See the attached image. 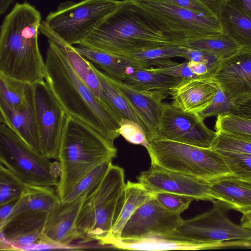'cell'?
Segmentation results:
<instances>
[{
    "mask_svg": "<svg viewBox=\"0 0 251 251\" xmlns=\"http://www.w3.org/2000/svg\"><path fill=\"white\" fill-rule=\"evenodd\" d=\"M49 213L25 212L6 222L0 228V239L10 250H24L38 244L44 233Z\"/></svg>",
    "mask_w": 251,
    "mask_h": 251,
    "instance_id": "ac0fdd59",
    "label": "cell"
},
{
    "mask_svg": "<svg viewBox=\"0 0 251 251\" xmlns=\"http://www.w3.org/2000/svg\"><path fill=\"white\" fill-rule=\"evenodd\" d=\"M74 47L79 53L93 62L111 77L124 81L127 73L133 68L148 69L153 64L135 60L78 45Z\"/></svg>",
    "mask_w": 251,
    "mask_h": 251,
    "instance_id": "603a6c76",
    "label": "cell"
},
{
    "mask_svg": "<svg viewBox=\"0 0 251 251\" xmlns=\"http://www.w3.org/2000/svg\"><path fill=\"white\" fill-rule=\"evenodd\" d=\"M187 62L190 69L198 76H210L212 77L213 73L205 63L192 61Z\"/></svg>",
    "mask_w": 251,
    "mask_h": 251,
    "instance_id": "f6af8a7d",
    "label": "cell"
},
{
    "mask_svg": "<svg viewBox=\"0 0 251 251\" xmlns=\"http://www.w3.org/2000/svg\"><path fill=\"white\" fill-rule=\"evenodd\" d=\"M41 16L27 2L16 3L0 28V73L33 84L44 80L45 61L38 36Z\"/></svg>",
    "mask_w": 251,
    "mask_h": 251,
    "instance_id": "3957f363",
    "label": "cell"
},
{
    "mask_svg": "<svg viewBox=\"0 0 251 251\" xmlns=\"http://www.w3.org/2000/svg\"><path fill=\"white\" fill-rule=\"evenodd\" d=\"M154 197L158 202L168 211L180 214L188 209L194 199L180 195L159 192L154 193Z\"/></svg>",
    "mask_w": 251,
    "mask_h": 251,
    "instance_id": "74e56055",
    "label": "cell"
},
{
    "mask_svg": "<svg viewBox=\"0 0 251 251\" xmlns=\"http://www.w3.org/2000/svg\"><path fill=\"white\" fill-rule=\"evenodd\" d=\"M146 69L176 78H196L201 77L192 72L188 66L187 61L181 63L173 62L166 66L151 67Z\"/></svg>",
    "mask_w": 251,
    "mask_h": 251,
    "instance_id": "ab89813d",
    "label": "cell"
},
{
    "mask_svg": "<svg viewBox=\"0 0 251 251\" xmlns=\"http://www.w3.org/2000/svg\"><path fill=\"white\" fill-rule=\"evenodd\" d=\"M186 48L180 45H171L140 51L129 55L127 58L145 62L152 63L157 67L159 61L173 57L184 58Z\"/></svg>",
    "mask_w": 251,
    "mask_h": 251,
    "instance_id": "d6a6232c",
    "label": "cell"
},
{
    "mask_svg": "<svg viewBox=\"0 0 251 251\" xmlns=\"http://www.w3.org/2000/svg\"><path fill=\"white\" fill-rule=\"evenodd\" d=\"M234 106L235 102L232 98L219 86L211 103L200 115L204 120L210 117L228 115Z\"/></svg>",
    "mask_w": 251,
    "mask_h": 251,
    "instance_id": "8d00e7d4",
    "label": "cell"
},
{
    "mask_svg": "<svg viewBox=\"0 0 251 251\" xmlns=\"http://www.w3.org/2000/svg\"><path fill=\"white\" fill-rule=\"evenodd\" d=\"M32 98V84L0 73V101L21 109L26 107Z\"/></svg>",
    "mask_w": 251,
    "mask_h": 251,
    "instance_id": "f1b7e54d",
    "label": "cell"
},
{
    "mask_svg": "<svg viewBox=\"0 0 251 251\" xmlns=\"http://www.w3.org/2000/svg\"><path fill=\"white\" fill-rule=\"evenodd\" d=\"M210 10L218 18L219 15L228 0H197Z\"/></svg>",
    "mask_w": 251,
    "mask_h": 251,
    "instance_id": "bcb514c9",
    "label": "cell"
},
{
    "mask_svg": "<svg viewBox=\"0 0 251 251\" xmlns=\"http://www.w3.org/2000/svg\"><path fill=\"white\" fill-rule=\"evenodd\" d=\"M138 182L149 191L173 193L187 196L195 200L213 201L209 183L197 178L151 165L147 171L142 172L137 178Z\"/></svg>",
    "mask_w": 251,
    "mask_h": 251,
    "instance_id": "5bb4252c",
    "label": "cell"
},
{
    "mask_svg": "<svg viewBox=\"0 0 251 251\" xmlns=\"http://www.w3.org/2000/svg\"><path fill=\"white\" fill-rule=\"evenodd\" d=\"M118 0H83L61 3L43 21L59 38L78 45L119 5Z\"/></svg>",
    "mask_w": 251,
    "mask_h": 251,
    "instance_id": "ba28073f",
    "label": "cell"
},
{
    "mask_svg": "<svg viewBox=\"0 0 251 251\" xmlns=\"http://www.w3.org/2000/svg\"><path fill=\"white\" fill-rule=\"evenodd\" d=\"M113 78L148 127L150 132L149 141L150 142L157 134L162 101L168 97V91L140 90L130 86L123 81Z\"/></svg>",
    "mask_w": 251,
    "mask_h": 251,
    "instance_id": "d6986e66",
    "label": "cell"
},
{
    "mask_svg": "<svg viewBox=\"0 0 251 251\" xmlns=\"http://www.w3.org/2000/svg\"><path fill=\"white\" fill-rule=\"evenodd\" d=\"M218 19L224 33L241 47H251V13L242 0H228Z\"/></svg>",
    "mask_w": 251,
    "mask_h": 251,
    "instance_id": "7402d4cb",
    "label": "cell"
},
{
    "mask_svg": "<svg viewBox=\"0 0 251 251\" xmlns=\"http://www.w3.org/2000/svg\"><path fill=\"white\" fill-rule=\"evenodd\" d=\"M212 78L234 100L251 94V47H242L222 59Z\"/></svg>",
    "mask_w": 251,
    "mask_h": 251,
    "instance_id": "2e32d148",
    "label": "cell"
},
{
    "mask_svg": "<svg viewBox=\"0 0 251 251\" xmlns=\"http://www.w3.org/2000/svg\"><path fill=\"white\" fill-rule=\"evenodd\" d=\"M112 164V161H105L90 172L61 201V202H72L93 192L99 185Z\"/></svg>",
    "mask_w": 251,
    "mask_h": 251,
    "instance_id": "4dcf8cb0",
    "label": "cell"
},
{
    "mask_svg": "<svg viewBox=\"0 0 251 251\" xmlns=\"http://www.w3.org/2000/svg\"><path fill=\"white\" fill-rule=\"evenodd\" d=\"M245 6L251 13V0H242Z\"/></svg>",
    "mask_w": 251,
    "mask_h": 251,
    "instance_id": "f907efd6",
    "label": "cell"
},
{
    "mask_svg": "<svg viewBox=\"0 0 251 251\" xmlns=\"http://www.w3.org/2000/svg\"><path fill=\"white\" fill-rule=\"evenodd\" d=\"M208 211L184 220L174 231L161 237L210 244L212 249L222 242L251 237V229L232 222L227 216L229 208L215 200Z\"/></svg>",
    "mask_w": 251,
    "mask_h": 251,
    "instance_id": "9c48e42d",
    "label": "cell"
},
{
    "mask_svg": "<svg viewBox=\"0 0 251 251\" xmlns=\"http://www.w3.org/2000/svg\"><path fill=\"white\" fill-rule=\"evenodd\" d=\"M216 135L217 132L206 126L200 115L185 112L171 103L163 102L157 134L154 138L212 148Z\"/></svg>",
    "mask_w": 251,
    "mask_h": 251,
    "instance_id": "7c38bea8",
    "label": "cell"
},
{
    "mask_svg": "<svg viewBox=\"0 0 251 251\" xmlns=\"http://www.w3.org/2000/svg\"><path fill=\"white\" fill-rule=\"evenodd\" d=\"M122 250L169 251L209 250L211 245L196 242L169 239L161 237H150L131 240H117L111 245Z\"/></svg>",
    "mask_w": 251,
    "mask_h": 251,
    "instance_id": "484cf974",
    "label": "cell"
},
{
    "mask_svg": "<svg viewBox=\"0 0 251 251\" xmlns=\"http://www.w3.org/2000/svg\"><path fill=\"white\" fill-rule=\"evenodd\" d=\"M210 193L215 200L225 204L229 209L243 214L251 211V184L232 175L209 183Z\"/></svg>",
    "mask_w": 251,
    "mask_h": 251,
    "instance_id": "44dd1931",
    "label": "cell"
},
{
    "mask_svg": "<svg viewBox=\"0 0 251 251\" xmlns=\"http://www.w3.org/2000/svg\"><path fill=\"white\" fill-rule=\"evenodd\" d=\"M235 106L230 114L251 119V94L234 100Z\"/></svg>",
    "mask_w": 251,
    "mask_h": 251,
    "instance_id": "7bdbcfd3",
    "label": "cell"
},
{
    "mask_svg": "<svg viewBox=\"0 0 251 251\" xmlns=\"http://www.w3.org/2000/svg\"><path fill=\"white\" fill-rule=\"evenodd\" d=\"M60 203L54 187L29 186L17 201L6 222L25 212L50 213Z\"/></svg>",
    "mask_w": 251,
    "mask_h": 251,
    "instance_id": "d4e9b609",
    "label": "cell"
},
{
    "mask_svg": "<svg viewBox=\"0 0 251 251\" xmlns=\"http://www.w3.org/2000/svg\"><path fill=\"white\" fill-rule=\"evenodd\" d=\"M240 223L241 226L251 229V211L243 214Z\"/></svg>",
    "mask_w": 251,
    "mask_h": 251,
    "instance_id": "c3c4849f",
    "label": "cell"
},
{
    "mask_svg": "<svg viewBox=\"0 0 251 251\" xmlns=\"http://www.w3.org/2000/svg\"><path fill=\"white\" fill-rule=\"evenodd\" d=\"M219 152L232 176L241 180L251 179V154L230 152Z\"/></svg>",
    "mask_w": 251,
    "mask_h": 251,
    "instance_id": "d590c367",
    "label": "cell"
},
{
    "mask_svg": "<svg viewBox=\"0 0 251 251\" xmlns=\"http://www.w3.org/2000/svg\"><path fill=\"white\" fill-rule=\"evenodd\" d=\"M18 200L0 205V228L3 226L11 214Z\"/></svg>",
    "mask_w": 251,
    "mask_h": 251,
    "instance_id": "7dc6e473",
    "label": "cell"
},
{
    "mask_svg": "<svg viewBox=\"0 0 251 251\" xmlns=\"http://www.w3.org/2000/svg\"><path fill=\"white\" fill-rule=\"evenodd\" d=\"M0 120L34 151L41 154L40 139L33 98L25 108H16L0 101Z\"/></svg>",
    "mask_w": 251,
    "mask_h": 251,
    "instance_id": "ffe728a7",
    "label": "cell"
},
{
    "mask_svg": "<svg viewBox=\"0 0 251 251\" xmlns=\"http://www.w3.org/2000/svg\"><path fill=\"white\" fill-rule=\"evenodd\" d=\"M153 197L154 194L140 183L127 181L125 188L124 203L111 231L110 246L114 241L120 239L124 226L135 211Z\"/></svg>",
    "mask_w": 251,
    "mask_h": 251,
    "instance_id": "4316f807",
    "label": "cell"
},
{
    "mask_svg": "<svg viewBox=\"0 0 251 251\" xmlns=\"http://www.w3.org/2000/svg\"><path fill=\"white\" fill-rule=\"evenodd\" d=\"M157 0L183 8L205 16L217 18L210 10L197 0Z\"/></svg>",
    "mask_w": 251,
    "mask_h": 251,
    "instance_id": "b9f144b4",
    "label": "cell"
},
{
    "mask_svg": "<svg viewBox=\"0 0 251 251\" xmlns=\"http://www.w3.org/2000/svg\"><path fill=\"white\" fill-rule=\"evenodd\" d=\"M151 165L176 172L207 183L231 173L221 154L203 148L156 137L147 149Z\"/></svg>",
    "mask_w": 251,
    "mask_h": 251,
    "instance_id": "8992f818",
    "label": "cell"
},
{
    "mask_svg": "<svg viewBox=\"0 0 251 251\" xmlns=\"http://www.w3.org/2000/svg\"><path fill=\"white\" fill-rule=\"evenodd\" d=\"M180 78H176L149 71L133 68L126 75L124 81L130 86L140 90L169 91Z\"/></svg>",
    "mask_w": 251,
    "mask_h": 251,
    "instance_id": "83f0119b",
    "label": "cell"
},
{
    "mask_svg": "<svg viewBox=\"0 0 251 251\" xmlns=\"http://www.w3.org/2000/svg\"><path fill=\"white\" fill-rule=\"evenodd\" d=\"M33 100L41 154L57 159L58 152L69 115L45 80L32 84Z\"/></svg>",
    "mask_w": 251,
    "mask_h": 251,
    "instance_id": "30bf717a",
    "label": "cell"
},
{
    "mask_svg": "<svg viewBox=\"0 0 251 251\" xmlns=\"http://www.w3.org/2000/svg\"><path fill=\"white\" fill-rule=\"evenodd\" d=\"M244 180V181H246V182H248V183H249L251 184V179H246V180Z\"/></svg>",
    "mask_w": 251,
    "mask_h": 251,
    "instance_id": "816d5d0a",
    "label": "cell"
},
{
    "mask_svg": "<svg viewBox=\"0 0 251 251\" xmlns=\"http://www.w3.org/2000/svg\"><path fill=\"white\" fill-rule=\"evenodd\" d=\"M212 148L219 152L251 154V140L240 138L223 132H217Z\"/></svg>",
    "mask_w": 251,
    "mask_h": 251,
    "instance_id": "e575fe53",
    "label": "cell"
},
{
    "mask_svg": "<svg viewBox=\"0 0 251 251\" xmlns=\"http://www.w3.org/2000/svg\"><path fill=\"white\" fill-rule=\"evenodd\" d=\"M94 69L101 84L103 100L121 120L127 119L138 124L143 129L149 140L150 132L148 127L131 103L115 83L113 78L95 66Z\"/></svg>",
    "mask_w": 251,
    "mask_h": 251,
    "instance_id": "cb8c5ba5",
    "label": "cell"
},
{
    "mask_svg": "<svg viewBox=\"0 0 251 251\" xmlns=\"http://www.w3.org/2000/svg\"><path fill=\"white\" fill-rule=\"evenodd\" d=\"M125 185L124 170L112 164L98 187L82 203L76 221L82 242L109 245L124 203Z\"/></svg>",
    "mask_w": 251,
    "mask_h": 251,
    "instance_id": "5b68a950",
    "label": "cell"
},
{
    "mask_svg": "<svg viewBox=\"0 0 251 251\" xmlns=\"http://www.w3.org/2000/svg\"><path fill=\"white\" fill-rule=\"evenodd\" d=\"M34 151L4 124L0 125V162L25 185L54 187L60 175L59 162Z\"/></svg>",
    "mask_w": 251,
    "mask_h": 251,
    "instance_id": "52a82bcc",
    "label": "cell"
},
{
    "mask_svg": "<svg viewBox=\"0 0 251 251\" xmlns=\"http://www.w3.org/2000/svg\"><path fill=\"white\" fill-rule=\"evenodd\" d=\"M180 215L164 208L154 197L135 211L124 226L119 240L163 236L182 224L183 220Z\"/></svg>",
    "mask_w": 251,
    "mask_h": 251,
    "instance_id": "4fadbf2b",
    "label": "cell"
},
{
    "mask_svg": "<svg viewBox=\"0 0 251 251\" xmlns=\"http://www.w3.org/2000/svg\"><path fill=\"white\" fill-rule=\"evenodd\" d=\"M183 58L187 61L201 62L205 63L213 75L222 60L220 58L205 51L187 48Z\"/></svg>",
    "mask_w": 251,
    "mask_h": 251,
    "instance_id": "60d3db41",
    "label": "cell"
},
{
    "mask_svg": "<svg viewBox=\"0 0 251 251\" xmlns=\"http://www.w3.org/2000/svg\"><path fill=\"white\" fill-rule=\"evenodd\" d=\"M86 197L71 202L61 201L57 207L49 213L44 235L38 245L66 247L75 240H80L76 221Z\"/></svg>",
    "mask_w": 251,
    "mask_h": 251,
    "instance_id": "e0dca14e",
    "label": "cell"
},
{
    "mask_svg": "<svg viewBox=\"0 0 251 251\" xmlns=\"http://www.w3.org/2000/svg\"><path fill=\"white\" fill-rule=\"evenodd\" d=\"M117 153L113 142L69 115L57 156L61 172L56 190L60 200L90 172L105 161H112Z\"/></svg>",
    "mask_w": 251,
    "mask_h": 251,
    "instance_id": "277c9868",
    "label": "cell"
},
{
    "mask_svg": "<svg viewBox=\"0 0 251 251\" xmlns=\"http://www.w3.org/2000/svg\"><path fill=\"white\" fill-rule=\"evenodd\" d=\"M118 131L120 135L130 143L141 145L146 149L150 146V142L143 129L132 121L121 119Z\"/></svg>",
    "mask_w": 251,
    "mask_h": 251,
    "instance_id": "f35d334b",
    "label": "cell"
},
{
    "mask_svg": "<svg viewBox=\"0 0 251 251\" xmlns=\"http://www.w3.org/2000/svg\"><path fill=\"white\" fill-rule=\"evenodd\" d=\"M186 40L132 0H123L78 45L127 58L146 50L180 45Z\"/></svg>",
    "mask_w": 251,
    "mask_h": 251,
    "instance_id": "6da1fadb",
    "label": "cell"
},
{
    "mask_svg": "<svg viewBox=\"0 0 251 251\" xmlns=\"http://www.w3.org/2000/svg\"><path fill=\"white\" fill-rule=\"evenodd\" d=\"M132 0L158 17L171 29L185 36L187 41L224 33L218 18L157 0Z\"/></svg>",
    "mask_w": 251,
    "mask_h": 251,
    "instance_id": "8fae6325",
    "label": "cell"
},
{
    "mask_svg": "<svg viewBox=\"0 0 251 251\" xmlns=\"http://www.w3.org/2000/svg\"><path fill=\"white\" fill-rule=\"evenodd\" d=\"M44 80L67 114L89 125L114 143L121 119L72 70L63 55L48 41Z\"/></svg>",
    "mask_w": 251,
    "mask_h": 251,
    "instance_id": "7a4b0ae2",
    "label": "cell"
},
{
    "mask_svg": "<svg viewBox=\"0 0 251 251\" xmlns=\"http://www.w3.org/2000/svg\"><path fill=\"white\" fill-rule=\"evenodd\" d=\"M29 186L0 165V205L18 200Z\"/></svg>",
    "mask_w": 251,
    "mask_h": 251,
    "instance_id": "836d02e7",
    "label": "cell"
},
{
    "mask_svg": "<svg viewBox=\"0 0 251 251\" xmlns=\"http://www.w3.org/2000/svg\"><path fill=\"white\" fill-rule=\"evenodd\" d=\"M15 0H0V14H4Z\"/></svg>",
    "mask_w": 251,
    "mask_h": 251,
    "instance_id": "681fc988",
    "label": "cell"
},
{
    "mask_svg": "<svg viewBox=\"0 0 251 251\" xmlns=\"http://www.w3.org/2000/svg\"><path fill=\"white\" fill-rule=\"evenodd\" d=\"M212 76L180 78L169 89L171 104L185 112L200 115L211 103L218 88Z\"/></svg>",
    "mask_w": 251,
    "mask_h": 251,
    "instance_id": "9a60e30c",
    "label": "cell"
},
{
    "mask_svg": "<svg viewBox=\"0 0 251 251\" xmlns=\"http://www.w3.org/2000/svg\"><path fill=\"white\" fill-rule=\"evenodd\" d=\"M217 132H223L242 139L251 140V119L228 114L217 116L215 125Z\"/></svg>",
    "mask_w": 251,
    "mask_h": 251,
    "instance_id": "1f68e13d",
    "label": "cell"
},
{
    "mask_svg": "<svg viewBox=\"0 0 251 251\" xmlns=\"http://www.w3.org/2000/svg\"><path fill=\"white\" fill-rule=\"evenodd\" d=\"M227 248L251 249V237L244 239L222 242L216 246L215 249Z\"/></svg>",
    "mask_w": 251,
    "mask_h": 251,
    "instance_id": "ee69618b",
    "label": "cell"
},
{
    "mask_svg": "<svg viewBox=\"0 0 251 251\" xmlns=\"http://www.w3.org/2000/svg\"><path fill=\"white\" fill-rule=\"evenodd\" d=\"M180 46L205 51L222 60L230 56L242 48L225 33L188 40Z\"/></svg>",
    "mask_w": 251,
    "mask_h": 251,
    "instance_id": "f546056e",
    "label": "cell"
}]
</instances>
